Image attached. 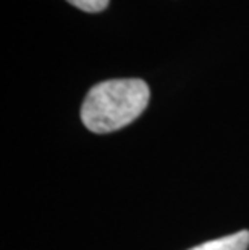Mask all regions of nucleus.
Here are the masks:
<instances>
[{"label": "nucleus", "mask_w": 249, "mask_h": 250, "mask_svg": "<svg viewBox=\"0 0 249 250\" xmlns=\"http://www.w3.org/2000/svg\"><path fill=\"white\" fill-rule=\"evenodd\" d=\"M151 99L149 86L142 79H110L96 84L81 107L83 125L96 134L118 131L146 110Z\"/></svg>", "instance_id": "nucleus-1"}, {"label": "nucleus", "mask_w": 249, "mask_h": 250, "mask_svg": "<svg viewBox=\"0 0 249 250\" xmlns=\"http://www.w3.org/2000/svg\"><path fill=\"white\" fill-rule=\"evenodd\" d=\"M249 247V231H238L230 236L219 237L215 241L199 244L189 250H248Z\"/></svg>", "instance_id": "nucleus-2"}, {"label": "nucleus", "mask_w": 249, "mask_h": 250, "mask_svg": "<svg viewBox=\"0 0 249 250\" xmlns=\"http://www.w3.org/2000/svg\"><path fill=\"white\" fill-rule=\"evenodd\" d=\"M71 5H75L76 8L83 10L88 13H99L109 7L110 0H67Z\"/></svg>", "instance_id": "nucleus-3"}]
</instances>
